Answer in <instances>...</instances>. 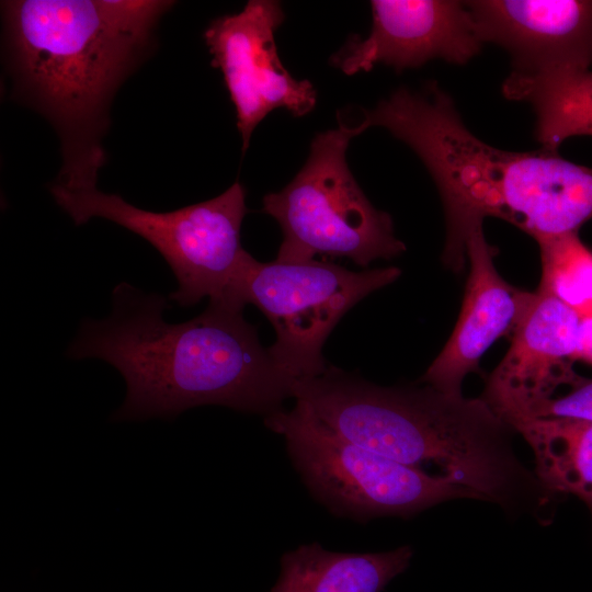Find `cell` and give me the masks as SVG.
<instances>
[{"mask_svg": "<svg viewBox=\"0 0 592 592\" xmlns=\"http://www.w3.org/2000/svg\"><path fill=\"white\" fill-rule=\"evenodd\" d=\"M412 547L379 553H343L319 543L299 545L281 557V572L270 592H383L407 570Z\"/></svg>", "mask_w": 592, "mask_h": 592, "instance_id": "obj_14", "label": "cell"}, {"mask_svg": "<svg viewBox=\"0 0 592 592\" xmlns=\"http://www.w3.org/2000/svg\"><path fill=\"white\" fill-rule=\"evenodd\" d=\"M469 274L462 310L453 333L420 382L448 396H463L464 378L479 371V361L492 343L512 335L534 293L505 282L497 272V249L489 244L477 221L468 230Z\"/></svg>", "mask_w": 592, "mask_h": 592, "instance_id": "obj_13", "label": "cell"}, {"mask_svg": "<svg viewBox=\"0 0 592 592\" xmlns=\"http://www.w3.org/2000/svg\"><path fill=\"white\" fill-rule=\"evenodd\" d=\"M170 1H7L13 73L20 93L55 125L64 166L54 183L96 187L107 104L146 47Z\"/></svg>", "mask_w": 592, "mask_h": 592, "instance_id": "obj_4", "label": "cell"}, {"mask_svg": "<svg viewBox=\"0 0 592 592\" xmlns=\"http://www.w3.org/2000/svg\"><path fill=\"white\" fill-rule=\"evenodd\" d=\"M54 200L76 225L111 220L153 246L172 270L178 287L169 300L187 307L204 297L246 306L244 277L254 261L240 241L246 190L235 182L220 195L171 212H150L96 187L70 191L53 184Z\"/></svg>", "mask_w": 592, "mask_h": 592, "instance_id": "obj_5", "label": "cell"}, {"mask_svg": "<svg viewBox=\"0 0 592 592\" xmlns=\"http://www.w3.org/2000/svg\"><path fill=\"white\" fill-rule=\"evenodd\" d=\"M169 300L122 282L112 312L86 319L68 348L75 360L100 358L126 383L113 420L172 419L204 405L266 417L283 409L298 382L272 357L243 307L208 301L191 320L164 319Z\"/></svg>", "mask_w": 592, "mask_h": 592, "instance_id": "obj_1", "label": "cell"}, {"mask_svg": "<svg viewBox=\"0 0 592 592\" xmlns=\"http://www.w3.org/2000/svg\"><path fill=\"white\" fill-rule=\"evenodd\" d=\"M365 129L362 123L349 127L340 122L339 128L318 134L295 178L263 197L262 210L283 232L275 260L304 262L322 254L367 267L406 250L395 237L390 215L372 205L348 167L349 143Z\"/></svg>", "mask_w": 592, "mask_h": 592, "instance_id": "obj_6", "label": "cell"}, {"mask_svg": "<svg viewBox=\"0 0 592 592\" xmlns=\"http://www.w3.org/2000/svg\"><path fill=\"white\" fill-rule=\"evenodd\" d=\"M482 43L503 47L512 72L587 70L592 65V0L466 1Z\"/></svg>", "mask_w": 592, "mask_h": 592, "instance_id": "obj_12", "label": "cell"}, {"mask_svg": "<svg viewBox=\"0 0 592 592\" xmlns=\"http://www.w3.org/2000/svg\"><path fill=\"white\" fill-rule=\"evenodd\" d=\"M580 317L537 289L516 326L511 346L487 379L481 398L504 420L571 388L585 377L573 369Z\"/></svg>", "mask_w": 592, "mask_h": 592, "instance_id": "obj_11", "label": "cell"}, {"mask_svg": "<svg viewBox=\"0 0 592 592\" xmlns=\"http://www.w3.org/2000/svg\"><path fill=\"white\" fill-rule=\"evenodd\" d=\"M531 446L535 476L550 493H570L592 515V421L517 418L506 422Z\"/></svg>", "mask_w": 592, "mask_h": 592, "instance_id": "obj_16", "label": "cell"}, {"mask_svg": "<svg viewBox=\"0 0 592 592\" xmlns=\"http://www.w3.org/2000/svg\"><path fill=\"white\" fill-rule=\"evenodd\" d=\"M576 361L592 365V315L580 318Z\"/></svg>", "mask_w": 592, "mask_h": 592, "instance_id": "obj_19", "label": "cell"}, {"mask_svg": "<svg viewBox=\"0 0 592 592\" xmlns=\"http://www.w3.org/2000/svg\"><path fill=\"white\" fill-rule=\"evenodd\" d=\"M371 7L369 35L350 38L331 57L348 76L378 62L398 72L436 58L464 65L483 44L466 1L373 0Z\"/></svg>", "mask_w": 592, "mask_h": 592, "instance_id": "obj_10", "label": "cell"}, {"mask_svg": "<svg viewBox=\"0 0 592 592\" xmlns=\"http://www.w3.org/2000/svg\"><path fill=\"white\" fill-rule=\"evenodd\" d=\"M366 129L377 126L406 143L432 175L445 212L442 260L459 272L470 227L501 218L535 240L579 231L592 218V169L545 148L512 152L476 137L451 96L436 82L422 90L399 88L364 112Z\"/></svg>", "mask_w": 592, "mask_h": 592, "instance_id": "obj_2", "label": "cell"}, {"mask_svg": "<svg viewBox=\"0 0 592 592\" xmlns=\"http://www.w3.org/2000/svg\"><path fill=\"white\" fill-rule=\"evenodd\" d=\"M310 494L338 517L367 523L411 517L452 499L482 498L446 478L362 448L330 431L298 405L264 417Z\"/></svg>", "mask_w": 592, "mask_h": 592, "instance_id": "obj_7", "label": "cell"}, {"mask_svg": "<svg viewBox=\"0 0 592 592\" xmlns=\"http://www.w3.org/2000/svg\"><path fill=\"white\" fill-rule=\"evenodd\" d=\"M504 96L531 104L536 139L558 151L569 137L592 136V71L555 69L537 73L511 72L502 84Z\"/></svg>", "mask_w": 592, "mask_h": 592, "instance_id": "obj_15", "label": "cell"}, {"mask_svg": "<svg viewBox=\"0 0 592 592\" xmlns=\"http://www.w3.org/2000/svg\"><path fill=\"white\" fill-rule=\"evenodd\" d=\"M293 398L340 437L426 473L435 467L437 476L506 512L535 513L546 501L512 449L515 431L481 397L448 396L424 384L384 387L328 366L299 379Z\"/></svg>", "mask_w": 592, "mask_h": 592, "instance_id": "obj_3", "label": "cell"}, {"mask_svg": "<svg viewBox=\"0 0 592 592\" xmlns=\"http://www.w3.org/2000/svg\"><path fill=\"white\" fill-rule=\"evenodd\" d=\"M278 1L250 0L236 14L213 21L204 33L237 112L242 152L257 125L273 110L285 107L294 116L309 113L317 92L308 80H296L283 67L274 33L284 21Z\"/></svg>", "mask_w": 592, "mask_h": 592, "instance_id": "obj_9", "label": "cell"}, {"mask_svg": "<svg viewBox=\"0 0 592 592\" xmlns=\"http://www.w3.org/2000/svg\"><path fill=\"white\" fill-rule=\"evenodd\" d=\"M401 274L399 267L350 271L326 261L251 264L241 296L272 323L276 339L267 348L293 377H316L327 369L322 346L341 318L361 299Z\"/></svg>", "mask_w": 592, "mask_h": 592, "instance_id": "obj_8", "label": "cell"}, {"mask_svg": "<svg viewBox=\"0 0 592 592\" xmlns=\"http://www.w3.org/2000/svg\"><path fill=\"white\" fill-rule=\"evenodd\" d=\"M578 232L536 239L542 262L538 289L582 318L592 315V250Z\"/></svg>", "mask_w": 592, "mask_h": 592, "instance_id": "obj_17", "label": "cell"}, {"mask_svg": "<svg viewBox=\"0 0 592 592\" xmlns=\"http://www.w3.org/2000/svg\"><path fill=\"white\" fill-rule=\"evenodd\" d=\"M517 418H568L592 421V379L584 378L561 397H550L528 407Z\"/></svg>", "mask_w": 592, "mask_h": 592, "instance_id": "obj_18", "label": "cell"}]
</instances>
